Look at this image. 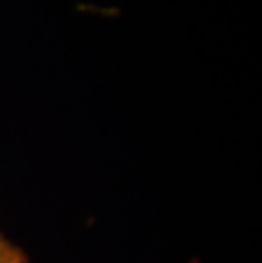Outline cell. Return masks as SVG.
Wrapping results in <instances>:
<instances>
[{
	"instance_id": "6da1fadb",
	"label": "cell",
	"mask_w": 262,
	"mask_h": 263,
	"mask_svg": "<svg viewBox=\"0 0 262 263\" xmlns=\"http://www.w3.org/2000/svg\"><path fill=\"white\" fill-rule=\"evenodd\" d=\"M0 263H26L19 248H15L4 236H0Z\"/></svg>"
}]
</instances>
